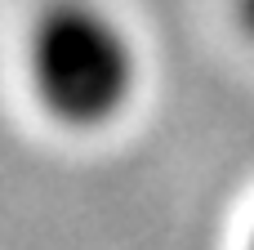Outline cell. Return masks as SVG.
I'll return each instance as SVG.
<instances>
[{"mask_svg": "<svg viewBox=\"0 0 254 250\" xmlns=\"http://www.w3.org/2000/svg\"><path fill=\"white\" fill-rule=\"evenodd\" d=\"M22 81L63 134H107L143 94V45L107 0H40L22 27Z\"/></svg>", "mask_w": 254, "mask_h": 250, "instance_id": "cell-1", "label": "cell"}, {"mask_svg": "<svg viewBox=\"0 0 254 250\" xmlns=\"http://www.w3.org/2000/svg\"><path fill=\"white\" fill-rule=\"evenodd\" d=\"M237 18H241V31L254 40V0H237Z\"/></svg>", "mask_w": 254, "mask_h": 250, "instance_id": "cell-2", "label": "cell"}, {"mask_svg": "<svg viewBox=\"0 0 254 250\" xmlns=\"http://www.w3.org/2000/svg\"><path fill=\"white\" fill-rule=\"evenodd\" d=\"M246 250H254V228H250V242H246Z\"/></svg>", "mask_w": 254, "mask_h": 250, "instance_id": "cell-3", "label": "cell"}]
</instances>
